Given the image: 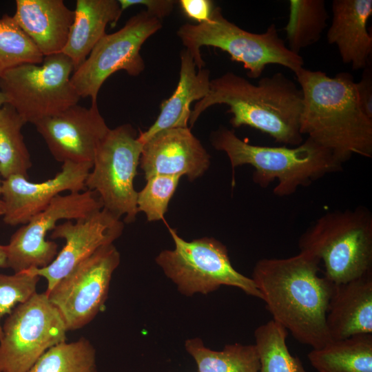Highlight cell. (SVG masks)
Returning a JSON list of instances; mask_svg holds the SVG:
<instances>
[{
	"instance_id": "cell-23",
	"label": "cell",
	"mask_w": 372,
	"mask_h": 372,
	"mask_svg": "<svg viewBox=\"0 0 372 372\" xmlns=\"http://www.w3.org/2000/svg\"><path fill=\"white\" fill-rule=\"evenodd\" d=\"M307 356L318 372H372V333L331 340Z\"/></svg>"
},
{
	"instance_id": "cell-26",
	"label": "cell",
	"mask_w": 372,
	"mask_h": 372,
	"mask_svg": "<svg viewBox=\"0 0 372 372\" xmlns=\"http://www.w3.org/2000/svg\"><path fill=\"white\" fill-rule=\"evenodd\" d=\"M25 124L10 105L0 108V175L3 179L14 175L28 178L32 161L21 132Z\"/></svg>"
},
{
	"instance_id": "cell-13",
	"label": "cell",
	"mask_w": 372,
	"mask_h": 372,
	"mask_svg": "<svg viewBox=\"0 0 372 372\" xmlns=\"http://www.w3.org/2000/svg\"><path fill=\"white\" fill-rule=\"evenodd\" d=\"M120 260L114 244L101 247L45 293L59 311L68 331L85 327L102 309Z\"/></svg>"
},
{
	"instance_id": "cell-32",
	"label": "cell",
	"mask_w": 372,
	"mask_h": 372,
	"mask_svg": "<svg viewBox=\"0 0 372 372\" xmlns=\"http://www.w3.org/2000/svg\"><path fill=\"white\" fill-rule=\"evenodd\" d=\"M122 11L130 6L143 5L146 7V12L150 15L162 19L168 16L176 3L173 0H118Z\"/></svg>"
},
{
	"instance_id": "cell-2",
	"label": "cell",
	"mask_w": 372,
	"mask_h": 372,
	"mask_svg": "<svg viewBox=\"0 0 372 372\" xmlns=\"http://www.w3.org/2000/svg\"><path fill=\"white\" fill-rule=\"evenodd\" d=\"M303 96L300 131L343 164L372 157V119L362 110L353 76L333 77L304 67L295 73Z\"/></svg>"
},
{
	"instance_id": "cell-37",
	"label": "cell",
	"mask_w": 372,
	"mask_h": 372,
	"mask_svg": "<svg viewBox=\"0 0 372 372\" xmlns=\"http://www.w3.org/2000/svg\"><path fill=\"white\" fill-rule=\"evenodd\" d=\"M6 103V99L4 94L0 91V108Z\"/></svg>"
},
{
	"instance_id": "cell-6",
	"label": "cell",
	"mask_w": 372,
	"mask_h": 372,
	"mask_svg": "<svg viewBox=\"0 0 372 372\" xmlns=\"http://www.w3.org/2000/svg\"><path fill=\"white\" fill-rule=\"evenodd\" d=\"M177 35L193 57L198 70L205 65L200 51L202 46L227 52L232 61L243 65L251 79L259 78L270 64L284 66L294 74L304 66L302 56L287 48L275 24L269 25L263 33H252L228 21L219 7L214 8L209 21L196 25L183 24Z\"/></svg>"
},
{
	"instance_id": "cell-35",
	"label": "cell",
	"mask_w": 372,
	"mask_h": 372,
	"mask_svg": "<svg viewBox=\"0 0 372 372\" xmlns=\"http://www.w3.org/2000/svg\"><path fill=\"white\" fill-rule=\"evenodd\" d=\"M0 268H6V245L0 244Z\"/></svg>"
},
{
	"instance_id": "cell-5",
	"label": "cell",
	"mask_w": 372,
	"mask_h": 372,
	"mask_svg": "<svg viewBox=\"0 0 372 372\" xmlns=\"http://www.w3.org/2000/svg\"><path fill=\"white\" fill-rule=\"evenodd\" d=\"M300 251L322 262L333 285L372 272V214L363 206L329 211L316 219L298 240Z\"/></svg>"
},
{
	"instance_id": "cell-9",
	"label": "cell",
	"mask_w": 372,
	"mask_h": 372,
	"mask_svg": "<svg viewBox=\"0 0 372 372\" xmlns=\"http://www.w3.org/2000/svg\"><path fill=\"white\" fill-rule=\"evenodd\" d=\"M130 124L110 129L99 143L85 182V189L96 193L103 208L134 222L138 213L134 180L143 143Z\"/></svg>"
},
{
	"instance_id": "cell-31",
	"label": "cell",
	"mask_w": 372,
	"mask_h": 372,
	"mask_svg": "<svg viewBox=\"0 0 372 372\" xmlns=\"http://www.w3.org/2000/svg\"><path fill=\"white\" fill-rule=\"evenodd\" d=\"M40 277L21 271L12 275L0 273V340L3 337L1 319L16 304L28 300L37 293Z\"/></svg>"
},
{
	"instance_id": "cell-34",
	"label": "cell",
	"mask_w": 372,
	"mask_h": 372,
	"mask_svg": "<svg viewBox=\"0 0 372 372\" xmlns=\"http://www.w3.org/2000/svg\"><path fill=\"white\" fill-rule=\"evenodd\" d=\"M358 101L363 112L372 119V68H364L361 79L355 83Z\"/></svg>"
},
{
	"instance_id": "cell-15",
	"label": "cell",
	"mask_w": 372,
	"mask_h": 372,
	"mask_svg": "<svg viewBox=\"0 0 372 372\" xmlns=\"http://www.w3.org/2000/svg\"><path fill=\"white\" fill-rule=\"evenodd\" d=\"M54 158L65 162L92 163L96 150L109 131L96 103L76 104L34 124Z\"/></svg>"
},
{
	"instance_id": "cell-12",
	"label": "cell",
	"mask_w": 372,
	"mask_h": 372,
	"mask_svg": "<svg viewBox=\"0 0 372 372\" xmlns=\"http://www.w3.org/2000/svg\"><path fill=\"white\" fill-rule=\"evenodd\" d=\"M102 208L99 196L88 189L58 195L12 235L6 245V268L19 273L47 267L58 254V245L45 239L47 233L61 220H76Z\"/></svg>"
},
{
	"instance_id": "cell-29",
	"label": "cell",
	"mask_w": 372,
	"mask_h": 372,
	"mask_svg": "<svg viewBox=\"0 0 372 372\" xmlns=\"http://www.w3.org/2000/svg\"><path fill=\"white\" fill-rule=\"evenodd\" d=\"M44 56L19 26L13 16L0 18V76L24 64H41Z\"/></svg>"
},
{
	"instance_id": "cell-36",
	"label": "cell",
	"mask_w": 372,
	"mask_h": 372,
	"mask_svg": "<svg viewBox=\"0 0 372 372\" xmlns=\"http://www.w3.org/2000/svg\"><path fill=\"white\" fill-rule=\"evenodd\" d=\"M2 195V180H0V216H3L5 212V204L1 197Z\"/></svg>"
},
{
	"instance_id": "cell-11",
	"label": "cell",
	"mask_w": 372,
	"mask_h": 372,
	"mask_svg": "<svg viewBox=\"0 0 372 372\" xmlns=\"http://www.w3.org/2000/svg\"><path fill=\"white\" fill-rule=\"evenodd\" d=\"M161 28L160 19L141 11L129 19L119 30L105 34L71 76V83L80 98L90 97L92 103H96L103 83L117 71L139 75L145 69L140 50Z\"/></svg>"
},
{
	"instance_id": "cell-18",
	"label": "cell",
	"mask_w": 372,
	"mask_h": 372,
	"mask_svg": "<svg viewBox=\"0 0 372 372\" xmlns=\"http://www.w3.org/2000/svg\"><path fill=\"white\" fill-rule=\"evenodd\" d=\"M332 21L327 33L329 44L337 46L341 60L353 70L369 65L372 37L366 23L372 14L371 0H333Z\"/></svg>"
},
{
	"instance_id": "cell-33",
	"label": "cell",
	"mask_w": 372,
	"mask_h": 372,
	"mask_svg": "<svg viewBox=\"0 0 372 372\" xmlns=\"http://www.w3.org/2000/svg\"><path fill=\"white\" fill-rule=\"evenodd\" d=\"M178 2L185 15L198 23L209 21L215 8L209 0H180Z\"/></svg>"
},
{
	"instance_id": "cell-1",
	"label": "cell",
	"mask_w": 372,
	"mask_h": 372,
	"mask_svg": "<svg viewBox=\"0 0 372 372\" xmlns=\"http://www.w3.org/2000/svg\"><path fill=\"white\" fill-rule=\"evenodd\" d=\"M320 264L300 251L288 258L259 260L251 277L272 320L313 349L332 340L326 316L335 285L319 276Z\"/></svg>"
},
{
	"instance_id": "cell-8",
	"label": "cell",
	"mask_w": 372,
	"mask_h": 372,
	"mask_svg": "<svg viewBox=\"0 0 372 372\" xmlns=\"http://www.w3.org/2000/svg\"><path fill=\"white\" fill-rule=\"evenodd\" d=\"M74 66L63 53L44 56L41 64H24L0 76V91L6 103L27 123L56 115L78 103L71 83Z\"/></svg>"
},
{
	"instance_id": "cell-21",
	"label": "cell",
	"mask_w": 372,
	"mask_h": 372,
	"mask_svg": "<svg viewBox=\"0 0 372 372\" xmlns=\"http://www.w3.org/2000/svg\"><path fill=\"white\" fill-rule=\"evenodd\" d=\"M193 57L187 50L180 52V77L173 94L161 106L155 122L145 132H140L138 138L143 145L154 135L167 129L188 127L194 101H200L209 92V70L204 68L196 70Z\"/></svg>"
},
{
	"instance_id": "cell-7",
	"label": "cell",
	"mask_w": 372,
	"mask_h": 372,
	"mask_svg": "<svg viewBox=\"0 0 372 372\" xmlns=\"http://www.w3.org/2000/svg\"><path fill=\"white\" fill-rule=\"evenodd\" d=\"M174 249L162 251L156 262L186 296L208 293L222 285L232 286L262 299L251 278L238 272L231 265L225 245L214 238L187 241L168 227Z\"/></svg>"
},
{
	"instance_id": "cell-17",
	"label": "cell",
	"mask_w": 372,
	"mask_h": 372,
	"mask_svg": "<svg viewBox=\"0 0 372 372\" xmlns=\"http://www.w3.org/2000/svg\"><path fill=\"white\" fill-rule=\"evenodd\" d=\"M139 164L146 180L167 175L194 180L208 169L210 155L189 128H172L159 132L143 144Z\"/></svg>"
},
{
	"instance_id": "cell-10",
	"label": "cell",
	"mask_w": 372,
	"mask_h": 372,
	"mask_svg": "<svg viewBox=\"0 0 372 372\" xmlns=\"http://www.w3.org/2000/svg\"><path fill=\"white\" fill-rule=\"evenodd\" d=\"M2 329L0 372H27L48 349L65 341L68 331L45 292L14 307Z\"/></svg>"
},
{
	"instance_id": "cell-22",
	"label": "cell",
	"mask_w": 372,
	"mask_h": 372,
	"mask_svg": "<svg viewBox=\"0 0 372 372\" xmlns=\"http://www.w3.org/2000/svg\"><path fill=\"white\" fill-rule=\"evenodd\" d=\"M123 11L116 0H77L74 19L62 53L78 68L106 34L110 23L114 27Z\"/></svg>"
},
{
	"instance_id": "cell-4",
	"label": "cell",
	"mask_w": 372,
	"mask_h": 372,
	"mask_svg": "<svg viewBox=\"0 0 372 372\" xmlns=\"http://www.w3.org/2000/svg\"><path fill=\"white\" fill-rule=\"evenodd\" d=\"M211 142L227 155L233 169L252 166L253 180L260 187L265 188L276 180L273 192L279 197L289 196L299 187L342 169L331 152L309 138L293 147L256 145L238 138L234 130L220 127L212 133Z\"/></svg>"
},
{
	"instance_id": "cell-16",
	"label": "cell",
	"mask_w": 372,
	"mask_h": 372,
	"mask_svg": "<svg viewBox=\"0 0 372 372\" xmlns=\"http://www.w3.org/2000/svg\"><path fill=\"white\" fill-rule=\"evenodd\" d=\"M92 167V163L65 162L53 178L43 182L34 183L21 175L3 179V222L10 226L23 225L61 192L85 190V182Z\"/></svg>"
},
{
	"instance_id": "cell-20",
	"label": "cell",
	"mask_w": 372,
	"mask_h": 372,
	"mask_svg": "<svg viewBox=\"0 0 372 372\" xmlns=\"http://www.w3.org/2000/svg\"><path fill=\"white\" fill-rule=\"evenodd\" d=\"M326 323L332 340L372 333V272L335 285Z\"/></svg>"
},
{
	"instance_id": "cell-25",
	"label": "cell",
	"mask_w": 372,
	"mask_h": 372,
	"mask_svg": "<svg viewBox=\"0 0 372 372\" xmlns=\"http://www.w3.org/2000/svg\"><path fill=\"white\" fill-rule=\"evenodd\" d=\"M329 13L324 0H290L285 27L287 48L293 53L317 43L327 26Z\"/></svg>"
},
{
	"instance_id": "cell-27",
	"label": "cell",
	"mask_w": 372,
	"mask_h": 372,
	"mask_svg": "<svg viewBox=\"0 0 372 372\" xmlns=\"http://www.w3.org/2000/svg\"><path fill=\"white\" fill-rule=\"evenodd\" d=\"M288 331L271 320L254 331L255 346L260 360L258 372H308L298 357L290 353L287 345Z\"/></svg>"
},
{
	"instance_id": "cell-19",
	"label": "cell",
	"mask_w": 372,
	"mask_h": 372,
	"mask_svg": "<svg viewBox=\"0 0 372 372\" xmlns=\"http://www.w3.org/2000/svg\"><path fill=\"white\" fill-rule=\"evenodd\" d=\"M13 17L43 56L62 53L74 11L62 0H17Z\"/></svg>"
},
{
	"instance_id": "cell-24",
	"label": "cell",
	"mask_w": 372,
	"mask_h": 372,
	"mask_svg": "<svg viewBox=\"0 0 372 372\" xmlns=\"http://www.w3.org/2000/svg\"><path fill=\"white\" fill-rule=\"evenodd\" d=\"M199 372H258L260 360L255 344H227L221 351L207 348L199 338L185 341Z\"/></svg>"
},
{
	"instance_id": "cell-28",
	"label": "cell",
	"mask_w": 372,
	"mask_h": 372,
	"mask_svg": "<svg viewBox=\"0 0 372 372\" xmlns=\"http://www.w3.org/2000/svg\"><path fill=\"white\" fill-rule=\"evenodd\" d=\"M27 372H97L96 350L86 338L56 344Z\"/></svg>"
},
{
	"instance_id": "cell-30",
	"label": "cell",
	"mask_w": 372,
	"mask_h": 372,
	"mask_svg": "<svg viewBox=\"0 0 372 372\" xmlns=\"http://www.w3.org/2000/svg\"><path fill=\"white\" fill-rule=\"evenodd\" d=\"M180 178L177 176L155 175L147 178L145 187L137 192L138 212L143 211L150 222L162 220Z\"/></svg>"
},
{
	"instance_id": "cell-14",
	"label": "cell",
	"mask_w": 372,
	"mask_h": 372,
	"mask_svg": "<svg viewBox=\"0 0 372 372\" xmlns=\"http://www.w3.org/2000/svg\"><path fill=\"white\" fill-rule=\"evenodd\" d=\"M124 223L121 218L102 208L80 219L66 220L52 231V239L65 241L54 260L43 268H32L25 273L44 278L49 292L55 285L76 265L97 249L113 242L123 233Z\"/></svg>"
},
{
	"instance_id": "cell-3",
	"label": "cell",
	"mask_w": 372,
	"mask_h": 372,
	"mask_svg": "<svg viewBox=\"0 0 372 372\" xmlns=\"http://www.w3.org/2000/svg\"><path fill=\"white\" fill-rule=\"evenodd\" d=\"M216 104L229 106L234 127L249 126L293 147L303 142L300 131L302 92L282 72L262 77L257 84L231 72L211 80L208 94L191 112V127L206 109Z\"/></svg>"
}]
</instances>
